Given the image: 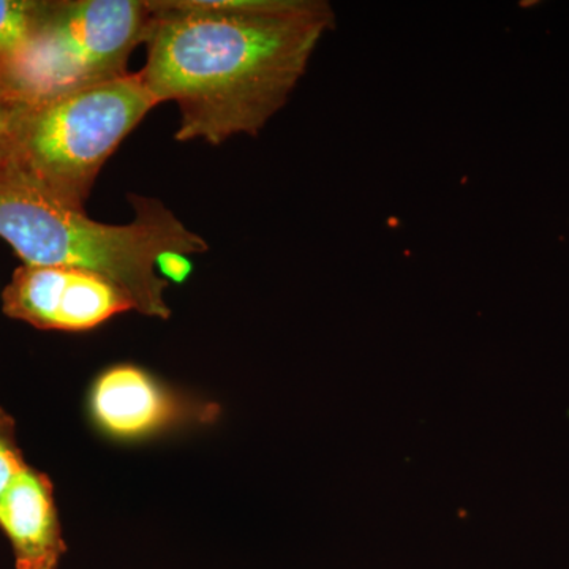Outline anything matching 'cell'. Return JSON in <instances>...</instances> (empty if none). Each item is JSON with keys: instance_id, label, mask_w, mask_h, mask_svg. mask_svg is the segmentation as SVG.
Returning <instances> with one entry per match:
<instances>
[{"instance_id": "cell-1", "label": "cell", "mask_w": 569, "mask_h": 569, "mask_svg": "<svg viewBox=\"0 0 569 569\" xmlns=\"http://www.w3.org/2000/svg\"><path fill=\"white\" fill-rule=\"evenodd\" d=\"M140 71L157 103L181 111L178 141L219 146L257 134L305 77L335 28L323 0H151Z\"/></svg>"}, {"instance_id": "cell-2", "label": "cell", "mask_w": 569, "mask_h": 569, "mask_svg": "<svg viewBox=\"0 0 569 569\" xmlns=\"http://www.w3.org/2000/svg\"><path fill=\"white\" fill-rule=\"evenodd\" d=\"M134 220L107 224L51 192L20 163L0 164V238L29 266L84 269L110 279L134 312L168 320V282L157 274L163 253H203L208 242L156 198L132 197Z\"/></svg>"}, {"instance_id": "cell-3", "label": "cell", "mask_w": 569, "mask_h": 569, "mask_svg": "<svg viewBox=\"0 0 569 569\" xmlns=\"http://www.w3.org/2000/svg\"><path fill=\"white\" fill-rule=\"evenodd\" d=\"M152 18L149 0L50 2L28 44L0 66V81L37 107L121 78L134 48L148 40Z\"/></svg>"}, {"instance_id": "cell-4", "label": "cell", "mask_w": 569, "mask_h": 569, "mask_svg": "<svg viewBox=\"0 0 569 569\" xmlns=\"http://www.w3.org/2000/svg\"><path fill=\"white\" fill-rule=\"evenodd\" d=\"M157 104L140 71L37 104L13 160L67 204L84 209L103 164Z\"/></svg>"}, {"instance_id": "cell-5", "label": "cell", "mask_w": 569, "mask_h": 569, "mask_svg": "<svg viewBox=\"0 0 569 569\" xmlns=\"http://www.w3.org/2000/svg\"><path fill=\"white\" fill-rule=\"evenodd\" d=\"M89 411L103 433L123 441L212 426L222 415L213 400L167 387L132 365L112 366L97 377Z\"/></svg>"}, {"instance_id": "cell-6", "label": "cell", "mask_w": 569, "mask_h": 569, "mask_svg": "<svg viewBox=\"0 0 569 569\" xmlns=\"http://www.w3.org/2000/svg\"><path fill=\"white\" fill-rule=\"evenodd\" d=\"M3 312L44 331L80 332L134 310L107 277L63 266L22 264L2 296Z\"/></svg>"}, {"instance_id": "cell-7", "label": "cell", "mask_w": 569, "mask_h": 569, "mask_svg": "<svg viewBox=\"0 0 569 569\" xmlns=\"http://www.w3.org/2000/svg\"><path fill=\"white\" fill-rule=\"evenodd\" d=\"M0 530L14 569H59L67 552L54 489L48 475L28 467L0 498Z\"/></svg>"}, {"instance_id": "cell-8", "label": "cell", "mask_w": 569, "mask_h": 569, "mask_svg": "<svg viewBox=\"0 0 569 569\" xmlns=\"http://www.w3.org/2000/svg\"><path fill=\"white\" fill-rule=\"evenodd\" d=\"M50 2L0 0V66L28 44L39 28Z\"/></svg>"}, {"instance_id": "cell-9", "label": "cell", "mask_w": 569, "mask_h": 569, "mask_svg": "<svg viewBox=\"0 0 569 569\" xmlns=\"http://www.w3.org/2000/svg\"><path fill=\"white\" fill-rule=\"evenodd\" d=\"M31 110V104L22 102L0 81V164L10 162L17 156Z\"/></svg>"}, {"instance_id": "cell-10", "label": "cell", "mask_w": 569, "mask_h": 569, "mask_svg": "<svg viewBox=\"0 0 569 569\" xmlns=\"http://www.w3.org/2000/svg\"><path fill=\"white\" fill-rule=\"evenodd\" d=\"M17 440V422L0 407V498L28 468Z\"/></svg>"}, {"instance_id": "cell-11", "label": "cell", "mask_w": 569, "mask_h": 569, "mask_svg": "<svg viewBox=\"0 0 569 569\" xmlns=\"http://www.w3.org/2000/svg\"><path fill=\"white\" fill-rule=\"evenodd\" d=\"M157 269H160L162 274L173 282L181 283L192 272V263L187 254L168 252L157 260Z\"/></svg>"}]
</instances>
